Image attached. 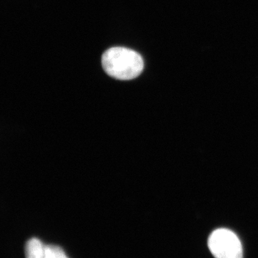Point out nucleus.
<instances>
[{
  "label": "nucleus",
  "instance_id": "f257e3e1",
  "mask_svg": "<svg viewBox=\"0 0 258 258\" xmlns=\"http://www.w3.org/2000/svg\"><path fill=\"white\" fill-rule=\"evenodd\" d=\"M102 66L108 76L120 81H129L138 77L143 71L142 55L132 49L114 47L102 56Z\"/></svg>",
  "mask_w": 258,
  "mask_h": 258
},
{
  "label": "nucleus",
  "instance_id": "f03ea898",
  "mask_svg": "<svg viewBox=\"0 0 258 258\" xmlns=\"http://www.w3.org/2000/svg\"><path fill=\"white\" fill-rule=\"evenodd\" d=\"M208 247L215 258H242V244L232 231L217 229L208 239Z\"/></svg>",
  "mask_w": 258,
  "mask_h": 258
},
{
  "label": "nucleus",
  "instance_id": "7ed1b4c3",
  "mask_svg": "<svg viewBox=\"0 0 258 258\" xmlns=\"http://www.w3.org/2000/svg\"><path fill=\"white\" fill-rule=\"evenodd\" d=\"M46 246L37 238H32L25 245L26 258H46Z\"/></svg>",
  "mask_w": 258,
  "mask_h": 258
},
{
  "label": "nucleus",
  "instance_id": "20e7f679",
  "mask_svg": "<svg viewBox=\"0 0 258 258\" xmlns=\"http://www.w3.org/2000/svg\"><path fill=\"white\" fill-rule=\"evenodd\" d=\"M46 258H69L66 255L63 249L60 248L59 246L50 245L46 246Z\"/></svg>",
  "mask_w": 258,
  "mask_h": 258
}]
</instances>
